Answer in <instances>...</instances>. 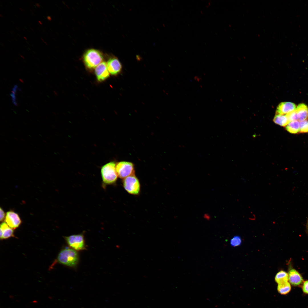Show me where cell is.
Returning <instances> with one entry per match:
<instances>
[{
  "label": "cell",
  "instance_id": "1",
  "mask_svg": "<svg viewBox=\"0 0 308 308\" xmlns=\"http://www.w3.org/2000/svg\"><path fill=\"white\" fill-rule=\"evenodd\" d=\"M57 260L59 263L71 267L76 266L79 261V256L75 250L70 248L62 250L58 255Z\"/></svg>",
  "mask_w": 308,
  "mask_h": 308
},
{
  "label": "cell",
  "instance_id": "2",
  "mask_svg": "<svg viewBox=\"0 0 308 308\" xmlns=\"http://www.w3.org/2000/svg\"><path fill=\"white\" fill-rule=\"evenodd\" d=\"M83 58L85 65L87 68L90 69L96 67L103 60L102 54L99 50L94 49L86 51Z\"/></svg>",
  "mask_w": 308,
  "mask_h": 308
},
{
  "label": "cell",
  "instance_id": "3",
  "mask_svg": "<svg viewBox=\"0 0 308 308\" xmlns=\"http://www.w3.org/2000/svg\"><path fill=\"white\" fill-rule=\"evenodd\" d=\"M101 174L103 183L106 185H111L116 181L118 175L116 165L111 162L104 165L102 167Z\"/></svg>",
  "mask_w": 308,
  "mask_h": 308
},
{
  "label": "cell",
  "instance_id": "4",
  "mask_svg": "<svg viewBox=\"0 0 308 308\" xmlns=\"http://www.w3.org/2000/svg\"><path fill=\"white\" fill-rule=\"evenodd\" d=\"M123 186L129 194L137 195L140 190V184L138 179L134 175L129 176L124 179Z\"/></svg>",
  "mask_w": 308,
  "mask_h": 308
},
{
  "label": "cell",
  "instance_id": "5",
  "mask_svg": "<svg viewBox=\"0 0 308 308\" xmlns=\"http://www.w3.org/2000/svg\"><path fill=\"white\" fill-rule=\"evenodd\" d=\"M116 169L118 176L121 179L134 175V169L133 164L126 161H121L117 163Z\"/></svg>",
  "mask_w": 308,
  "mask_h": 308
},
{
  "label": "cell",
  "instance_id": "6",
  "mask_svg": "<svg viewBox=\"0 0 308 308\" xmlns=\"http://www.w3.org/2000/svg\"><path fill=\"white\" fill-rule=\"evenodd\" d=\"M65 239L68 245L76 250H81L86 249L84 237L82 234L66 236Z\"/></svg>",
  "mask_w": 308,
  "mask_h": 308
},
{
  "label": "cell",
  "instance_id": "7",
  "mask_svg": "<svg viewBox=\"0 0 308 308\" xmlns=\"http://www.w3.org/2000/svg\"><path fill=\"white\" fill-rule=\"evenodd\" d=\"M5 221L8 226L13 229L18 228L21 222L18 214L12 211L7 212Z\"/></svg>",
  "mask_w": 308,
  "mask_h": 308
},
{
  "label": "cell",
  "instance_id": "8",
  "mask_svg": "<svg viewBox=\"0 0 308 308\" xmlns=\"http://www.w3.org/2000/svg\"><path fill=\"white\" fill-rule=\"evenodd\" d=\"M95 71L97 80L100 82L102 81L109 77L107 63L105 62H102L98 65Z\"/></svg>",
  "mask_w": 308,
  "mask_h": 308
},
{
  "label": "cell",
  "instance_id": "9",
  "mask_svg": "<svg viewBox=\"0 0 308 308\" xmlns=\"http://www.w3.org/2000/svg\"><path fill=\"white\" fill-rule=\"evenodd\" d=\"M108 70L112 75H116L121 71V64L117 58L113 57L110 58L107 63Z\"/></svg>",
  "mask_w": 308,
  "mask_h": 308
},
{
  "label": "cell",
  "instance_id": "10",
  "mask_svg": "<svg viewBox=\"0 0 308 308\" xmlns=\"http://www.w3.org/2000/svg\"><path fill=\"white\" fill-rule=\"evenodd\" d=\"M296 106L294 103L290 102H281L278 105L276 109V114L285 115L296 109Z\"/></svg>",
  "mask_w": 308,
  "mask_h": 308
},
{
  "label": "cell",
  "instance_id": "11",
  "mask_svg": "<svg viewBox=\"0 0 308 308\" xmlns=\"http://www.w3.org/2000/svg\"><path fill=\"white\" fill-rule=\"evenodd\" d=\"M289 280L292 285L297 286L301 284L303 281L301 274L295 269L291 268L288 272Z\"/></svg>",
  "mask_w": 308,
  "mask_h": 308
},
{
  "label": "cell",
  "instance_id": "12",
  "mask_svg": "<svg viewBox=\"0 0 308 308\" xmlns=\"http://www.w3.org/2000/svg\"><path fill=\"white\" fill-rule=\"evenodd\" d=\"M0 229L1 239H6L14 236L13 229L10 227L5 222L1 224Z\"/></svg>",
  "mask_w": 308,
  "mask_h": 308
},
{
  "label": "cell",
  "instance_id": "13",
  "mask_svg": "<svg viewBox=\"0 0 308 308\" xmlns=\"http://www.w3.org/2000/svg\"><path fill=\"white\" fill-rule=\"evenodd\" d=\"M298 121L300 122L306 120L308 117V109L307 106L304 104H299L296 107Z\"/></svg>",
  "mask_w": 308,
  "mask_h": 308
},
{
  "label": "cell",
  "instance_id": "14",
  "mask_svg": "<svg viewBox=\"0 0 308 308\" xmlns=\"http://www.w3.org/2000/svg\"><path fill=\"white\" fill-rule=\"evenodd\" d=\"M273 121L276 124L282 126H285L290 122L286 115L276 114Z\"/></svg>",
  "mask_w": 308,
  "mask_h": 308
},
{
  "label": "cell",
  "instance_id": "15",
  "mask_svg": "<svg viewBox=\"0 0 308 308\" xmlns=\"http://www.w3.org/2000/svg\"><path fill=\"white\" fill-rule=\"evenodd\" d=\"M286 129L292 133H296L300 132V124L297 120L290 122L286 126Z\"/></svg>",
  "mask_w": 308,
  "mask_h": 308
},
{
  "label": "cell",
  "instance_id": "16",
  "mask_svg": "<svg viewBox=\"0 0 308 308\" xmlns=\"http://www.w3.org/2000/svg\"><path fill=\"white\" fill-rule=\"evenodd\" d=\"M275 280L278 284L288 282L289 280L288 273L284 271H281L276 274Z\"/></svg>",
  "mask_w": 308,
  "mask_h": 308
},
{
  "label": "cell",
  "instance_id": "17",
  "mask_svg": "<svg viewBox=\"0 0 308 308\" xmlns=\"http://www.w3.org/2000/svg\"><path fill=\"white\" fill-rule=\"evenodd\" d=\"M277 289L278 292L281 294H286L288 293L291 289V286L288 281L278 284Z\"/></svg>",
  "mask_w": 308,
  "mask_h": 308
},
{
  "label": "cell",
  "instance_id": "18",
  "mask_svg": "<svg viewBox=\"0 0 308 308\" xmlns=\"http://www.w3.org/2000/svg\"><path fill=\"white\" fill-rule=\"evenodd\" d=\"M241 243L242 239L240 236H238L233 237L230 241V245L233 247L239 246Z\"/></svg>",
  "mask_w": 308,
  "mask_h": 308
},
{
  "label": "cell",
  "instance_id": "19",
  "mask_svg": "<svg viewBox=\"0 0 308 308\" xmlns=\"http://www.w3.org/2000/svg\"><path fill=\"white\" fill-rule=\"evenodd\" d=\"M299 124L300 132H308V120H306L300 121Z\"/></svg>",
  "mask_w": 308,
  "mask_h": 308
},
{
  "label": "cell",
  "instance_id": "20",
  "mask_svg": "<svg viewBox=\"0 0 308 308\" xmlns=\"http://www.w3.org/2000/svg\"><path fill=\"white\" fill-rule=\"evenodd\" d=\"M290 122L297 120L298 117L296 110L286 114Z\"/></svg>",
  "mask_w": 308,
  "mask_h": 308
},
{
  "label": "cell",
  "instance_id": "21",
  "mask_svg": "<svg viewBox=\"0 0 308 308\" xmlns=\"http://www.w3.org/2000/svg\"><path fill=\"white\" fill-rule=\"evenodd\" d=\"M302 289L304 293L308 294V280L304 282L302 287Z\"/></svg>",
  "mask_w": 308,
  "mask_h": 308
},
{
  "label": "cell",
  "instance_id": "22",
  "mask_svg": "<svg viewBox=\"0 0 308 308\" xmlns=\"http://www.w3.org/2000/svg\"><path fill=\"white\" fill-rule=\"evenodd\" d=\"M0 220L1 221H2L4 219L5 214L4 212L1 207L0 208Z\"/></svg>",
  "mask_w": 308,
  "mask_h": 308
},
{
  "label": "cell",
  "instance_id": "23",
  "mask_svg": "<svg viewBox=\"0 0 308 308\" xmlns=\"http://www.w3.org/2000/svg\"><path fill=\"white\" fill-rule=\"evenodd\" d=\"M204 217L206 219H208L210 218V216L209 215L207 214H205L204 215Z\"/></svg>",
  "mask_w": 308,
  "mask_h": 308
},
{
  "label": "cell",
  "instance_id": "24",
  "mask_svg": "<svg viewBox=\"0 0 308 308\" xmlns=\"http://www.w3.org/2000/svg\"><path fill=\"white\" fill-rule=\"evenodd\" d=\"M46 18L48 20L50 21L52 19L51 17L50 16H48L46 17Z\"/></svg>",
  "mask_w": 308,
  "mask_h": 308
},
{
  "label": "cell",
  "instance_id": "25",
  "mask_svg": "<svg viewBox=\"0 0 308 308\" xmlns=\"http://www.w3.org/2000/svg\"><path fill=\"white\" fill-rule=\"evenodd\" d=\"M35 5H36V6H37V7H40V4H39L38 3H36L35 4Z\"/></svg>",
  "mask_w": 308,
  "mask_h": 308
},
{
  "label": "cell",
  "instance_id": "26",
  "mask_svg": "<svg viewBox=\"0 0 308 308\" xmlns=\"http://www.w3.org/2000/svg\"><path fill=\"white\" fill-rule=\"evenodd\" d=\"M40 38H41V40H42L43 41V42H44V43H45V44H46V45H47V44H47V43H46V42H45V41H44V40L43 39V38H42V37H40Z\"/></svg>",
  "mask_w": 308,
  "mask_h": 308
},
{
  "label": "cell",
  "instance_id": "27",
  "mask_svg": "<svg viewBox=\"0 0 308 308\" xmlns=\"http://www.w3.org/2000/svg\"><path fill=\"white\" fill-rule=\"evenodd\" d=\"M19 80L22 83H23V81L21 79H19Z\"/></svg>",
  "mask_w": 308,
  "mask_h": 308
},
{
  "label": "cell",
  "instance_id": "28",
  "mask_svg": "<svg viewBox=\"0 0 308 308\" xmlns=\"http://www.w3.org/2000/svg\"><path fill=\"white\" fill-rule=\"evenodd\" d=\"M19 9L22 11H25L23 9H22L21 8H19Z\"/></svg>",
  "mask_w": 308,
  "mask_h": 308
},
{
  "label": "cell",
  "instance_id": "29",
  "mask_svg": "<svg viewBox=\"0 0 308 308\" xmlns=\"http://www.w3.org/2000/svg\"><path fill=\"white\" fill-rule=\"evenodd\" d=\"M38 22H39V23H40V24L41 25H42V22H41V21H38Z\"/></svg>",
  "mask_w": 308,
  "mask_h": 308
},
{
  "label": "cell",
  "instance_id": "30",
  "mask_svg": "<svg viewBox=\"0 0 308 308\" xmlns=\"http://www.w3.org/2000/svg\"><path fill=\"white\" fill-rule=\"evenodd\" d=\"M19 54L20 55V56H21V57H22V58H23V59L24 58V57H23V56H22V55H21V54Z\"/></svg>",
  "mask_w": 308,
  "mask_h": 308
},
{
  "label": "cell",
  "instance_id": "31",
  "mask_svg": "<svg viewBox=\"0 0 308 308\" xmlns=\"http://www.w3.org/2000/svg\"><path fill=\"white\" fill-rule=\"evenodd\" d=\"M0 16L1 17H3L2 15L1 14V13H0Z\"/></svg>",
  "mask_w": 308,
  "mask_h": 308
},
{
  "label": "cell",
  "instance_id": "32",
  "mask_svg": "<svg viewBox=\"0 0 308 308\" xmlns=\"http://www.w3.org/2000/svg\"><path fill=\"white\" fill-rule=\"evenodd\" d=\"M24 37V38H25V39L26 40H27V38H26V37Z\"/></svg>",
  "mask_w": 308,
  "mask_h": 308
},
{
  "label": "cell",
  "instance_id": "33",
  "mask_svg": "<svg viewBox=\"0 0 308 308\" xmlns=\"http://www.w3.org/2000/svg\"><path fill=\"white\" fill-rule=\"evenodd\" d=\"M307 230H308V223H307Z\"/></svg>",
  "mask_w": 308,
  "mask_h": 308
},
{
  "label": "cell",
  "instance_id": "34",
  "mask_svg": "<svg viewBox=\"0 0 308 308\" xmlns=\"http://www.w3.org/2000/svg\"><path fill=\"white\" fill-rule=\"evenodd\" d=\"M18 90H19L20 91H21V90L20 89H18Z\"/></svg>",
  "mask_w": 308,
  "mask_h": 308
},
{
  "label": "cell",
  "instance_id": "35",
  "mask_svg": "<svg viewBox=\"0 0 308 308\" xmlns=\"http://www.w3.org/2000/svg\"></svg>",
  "mask_w": 308,
  "mask_h": 308
}]
</instances>
